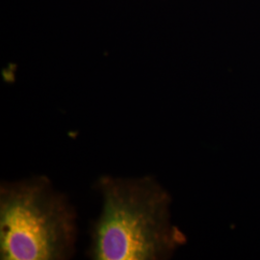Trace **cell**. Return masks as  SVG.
Masks as SVG:
<instances>
[{
    "label": "cell",
    "mask_w": 260,
    "mask_h": 260,
    "mask_svg": "<svg viewBox=\"0 0 260 260\" xmlns=\"http://www.w3.org/2000/svg\"><path fill=\"white\" fill-rule=\"evenodd\" d=\"M98 189L103 210L93 226V259H161L183 241L170 223L169 195L151 177H103Z\"/></svg>",
    "instance_id": "obj_1"
},
{
    "label": "cell",
    "mask_w": 260,
    "mask_h": 260,
    "mask_svg": "<svg viewBox=\"0 0 260 260\" xmlns=\"http://www.w3.org/2000/svg\"><path fill=\"white\" fill-rule=\"evenodd\" d=\"M74 207L45 177L0 189V256L4 260H62L73 255Z\"/></svg>",
    "instance_id": "obj_2"
}]
</instances>
